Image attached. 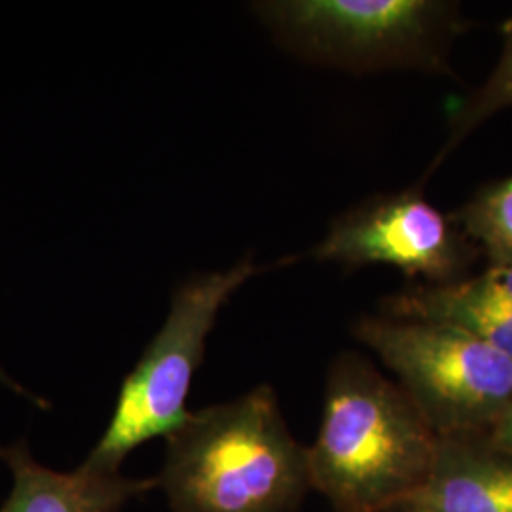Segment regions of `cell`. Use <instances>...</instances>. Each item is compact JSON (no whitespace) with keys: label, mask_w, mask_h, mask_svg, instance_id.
<instances>
[{"label":"cell","mask_w":512,"mask_h":512,"mask_svg":"<svg viewBox=\"0 0 512 512\" xmlns=\"http://www.w3.org/2000/svg\"><path fill=\"white\" fill-rule=\"evenodd\" d=\"M0 385H4L6 389H10V391H14L16 395H19V397H23V399H27L29 403L35 404V406H38V408H48V404H46V401H42V397H38V395H35L33 391H29V389H25L23 385L18 384L2 366H0Z\"/></svg>","instance_id":"cell-14"},{"label":"cell","mask_w":512,"mask_h":512,"mask_svg":"<svg viewBox=\"0 0 512 512\" xmlns=\"http://www.w3.org/2000/svg\"><path fill=\"white\" fill-rule=\"evenodd\" d=\"M450 285L471 302L512 315V264H490L482 274Z\"/></svg>","instance_id":"cell-12"},{"label":"cell","mask_w":512,"mask_h":512,"mask_svg":"<svg viewBox=\"0 0 512 512\" xmlns=\"http://www.w3.org/2000/svg\"><path fill=\"white\" fill-rule=\"evenodd\" d=\"M385 315L448 323L512 357V315L471 302L452 285H425L385 300Z\"/></svg>","instance_id":"cell-9"},{"label":"cell","mask_w":512,"mask_h":512,"mask_svg":"<svg viewBox=\"0 0 512 512\" xmlns=\"http://www.w3.org/2000/svg\"><path fill=\"white\" fill-rule=\"evenodd\" d=\"M501 55L492 74L469 95L461 97L448 116V139L435 165L442 162L478 126L512 107V16L501 25Z\"/></svg>","instance_id":"cell-11"},{"label":"cell","mask_w":512,"mask_h":512,"mask_svg":"<svg viewBox=\"0 0 512 512\" xmlns=\"http://www.w3.org/2000/svg\"><path fill=\"white\" fill-rule=\"evenodd\" d=\"M452 219L490 264H512V175L478 190Z\"/></svg>","instance_id":"cell-10"},{"label":"cell","mask_w":512,"mask_h":512,"mask_svg":"<svg viewBox=\"0 0 512 512\" xmlns=\"http://www.w3.org/2000/svg\"><path fill=\"white\" fill-rule=\"evenodd\" d=\"M353 334L399 378L439 437L473 435L512 403V357L448 323L363 317Z\"/></svg>","instance_id":"cell-4"},{"label":"cell","mask_w":512,"mask_h":512,"mask_svg":"<svg viewBox=\"0 0 512 512\" xmlns=\"http://www.w3.org/2000/svg\"><path fill=\"white\" fill-rule=\"evenodd\" d=\"M492 442L499 450L512 456V403L507 410L499 416L492 427Z\"/></svg>","instance_id":"cell-13"},{"label":"cell","mask_w":512,"mask_h":512,"mask_svg":"<svg viewBox=\"0 0 512 512\" xmlns=\"http://www.w3.org/2000/svg\"><path fill=\"white\" fill-rule=\"evenodd\" d=\"M0 459L14 476L0 512H120L131 499L160 486L158 478H126L80 465L73 473L46 469L25 440L0 446Z\"/></svg>","instance_id":"cell-7"},{"label":"cell","mask_w":512,"mask_h":512,"mask_svg":"<svg viewBox=\"0 0 512 512\" xmlns=\"http://www.w3.org/2000/svg\"><path fill=\"white\" fill-rule=\"evenodd\" d=\"M256 274L258 266L247 256L228 270L192 275L177 287L162 329L124 380L109 427L82 465L116 475L135 448L167 439L188 420L192 378L220 310Z\"/></svg>","instance_id":"cell-3"},{"label":"cell","mask_w":512,"mask_h":512,"mask_svg":"<svg viewBox=\"0 0 512 512\" xmlns=\"http://www.w3.org/2000/svg\"><path fill=\"white\" fill-rule=\"evenodd\" d=\"M439 439L401 385L344 353L329 370L321 427L308 446L311 488L338 512L399 507L425 482Z\"/></svg>","instance_id":"cell-1"},{"label":"cell","mask_w":512,"mask_h":512,"mask_svg":"<svg viewBox=\"0 0 512 512\" xmlns=\"http://www.w3.org/2000/svg\"><path fill=\"white\" fill-rule=\"evenodd\" d=\"M165 440L158 480L173 512H291L311 490L308 448L268 385L190 412Z\"/></svg>","instance_id":"cell-2"},{"label":"cell","mask_w":512,"mask_h":512,"mask_svg":"<svg viewBox=\"0 0 512 512\" xmlns=\"http://www.w3.org/2000/svg\"><path fill=\"white\" fill-rule=\"evenodd\" d=\"M471 435L440 437L433 467L404 505L416 512H512V456Z\"/></svg>","instance_id":"cell-8"},{"label":"cell","mask_w":512,"mask_h":512,"mask_svg":"<svg viewBox=\"0 0 512 512\" xmlns=\"http://www.w3.org/2000/svg\"><path fill=\"white\" fill-rule=\"evenodd\" d=\"M475 251L456 220L408 188L349 209L311 255L346 268L391 266L437 287L465 279Z\"/></svg>","instance_id":"cell-6"},{"label":"cell","mask_w":512,"mask_h":512,"mask_svg":"<svg viewBox=\"0 0 512 512\" xmlns=\"http://www.w3.org/2000/svg\"><path fill=\"white\" fill-rule=\"evenodd\" d=\"M293 50L351 69L446 71V52L465 27L439 0H277L256 4Z\"/></svg>","instance_id":"cell-5"},{"label":"cell","mask_w":512,"mask_h":512,"mask_svg":"<svg viewBox=\"0 0 512 512\" xmlns=\"http://www.w3.org/2000/svg\"><path fill=\"white\" fill-rule=\"evenodd\" d=\"M380 512H416L414 509H410V507H406V505H399V507H391V509H385V511Z\"/></svg>","instance_id":"cell-15"}]
</instances>
